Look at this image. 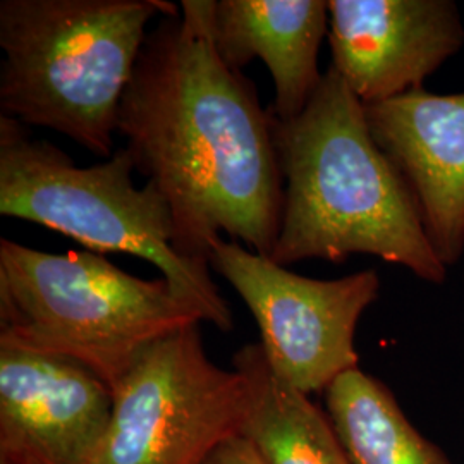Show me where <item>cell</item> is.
Listing matches in <instances>:
<instances>
[{"label":"cell","instance_id":"10","mask_svg":"<svg viewBox=\"0 0 464 464\" xmlns=\"http://www.w3.org/2000/svg\"><path fill=\"white\" fill-rule=\"evenodd\" d=\"M365 107L382 151L411 189L431 246L444 266L464 255V92L425 88Z\"/></svg>","mask_w":464,"mask_h":464},{"label":"cell","instance_id":"9","mask_svg":"<svg viewBox=\"0 0 464 464\" xmlns=\"http://www.w3.org/2000/svg\"><path fill=\"white\" fill-rule=\"evenodd\" d=\"M332 69L363 105L423 88L458 53L463 21L450 0H331Z\"/></svg>","mask_w":464,"mask_h":464},{"label":"cell","instance_id":"5","mask_svg":"<svg viewBox=\"0 0 464 464\" xmlns=\"http://www.w3.org/2000/svg\"><path fill=\"white\" fill-rule=\"evenodd\" d=\"M0 343L66 356L114 392L157 341L201 324L167 279H140L93 251L0 239Z\"/></svg>","mask_w":464,"mask_h":464},{"label":"cell","instance_id":"4","mask_svg":"<svg viewBox=\"0 0 464 464\" xmlns=\"http://www.w3.org/2000/svg\"><path fill=\"white\" fill-rule=\"evenodd\" d=\"M126 149L97 166L80 167L26 126L0 117V214L28 220L78 241L88 251L149 260L176 295L218 331L234 327L231 308L210 277V264L176 246L172 212L160 191L134 184Z\"/></svg>","mask_w":464,"mask_h":464},{"label":"cell","instance_id":"14","mask_svg":"<svg viewBox=\"0 0 464 464\" xmlns=\"http://www.w3.org/2000/svg\"><path fill=\"white\" fill-rule=\"evenodd\" d=\"M199 464H266L260 452L241 433L220 442Z\"/></svg>","mask_w":464,"mask_h":464},{"label":"cell","instance_id":"3","mask_svg":"<svg viewBox=\"0 0 464 464\" xmlns=\"http://www.w3.org/2000/svg\"><path fill=\"white\" fill-rule=\"evenodd\" d=\"M164 0H2L0 109L111 159L121 100Z\"/></svg>","mask_w":464,"mask_h":464},{"label":"cell","instance_id":"2","mask_svg":"<svg viewBox=\"0 0 464 464\" xmlns=\"http://www.w3.org/2000/svg\"><path fill=\"white\" fill-rule=\"evenodd\" d=\"M284 183L281 227L270 260L341 264L372 255L442 284L448 266L431 246L411 189L382 151L365 107L329 67L306 109L272 114Z\"/></svg>","mask_w":464,"mask_h":464},{"label":"cell","instance_id":"16","mask_svg":"<svg viewBox=\"0 0 464 464\" xmlns=\"http://www.w3.org/2000/svg\"></svg>","mask_w":464,"mask_h":464},{"label":"cell","instance_id":"6","mask_svg":"<svg viewBox=\"0 0 464 464\" xmlns=\"http://www.w3.org/2000/svg\"><path fill=\"white\" fill-rule=\"evenodd\" d=\"M248 383L210 362L199 324L151 344L114 391L107 431L90 464H199L241 433Z\"/></svg>","mask_w":464,"mask_h":464},{"label":"cell","instance_id":"1","mask_svg":"<svg viewBox=\"0 0 464 464\" xmlns=\"http://www.w3.org/2000/svg\"><path fill=\"white\" fill-rule=\"evenodd\" d=\"M212 0H184L159 17L121 100L117 133L136 172L166 198L178 251L208 262L222 234L270 256L284 183L256 88L210 38Z\"/></svg>","mask_w":464,"mask_h":464},{"label":"cell","instance_id":"7","mask_svg":"<svg viewBox=\"0 0 464 464\" xmlns=\"http://www.w3.org/2000/svg\"><path fill=\"white\" fill-rule=\"evenodd\" d=\"M208 264L248 306L282 381L310 396L358 368L356 327L381 293L375 270L318 281L224 237L214 241Z\"/></svg>","mask_w":464,"mask_h":464},{"label":"cell","instance_id":"15","mask_svg":"<svg viewBox=\"0 0 464 464\" xmlns=\"http://www.w3.org/2000/svg\"><path fill=\"white\" fill-rule=\"evenodd\" d=\"M0 464H26V463H17V461H11V459H0Z\"/></svg>","mask_w":464,"mask_h":464},{"label":"cell","instance_id":"8","mask_svg":"<svg viewBox=\"0 0 464 464\" xmlns=\"http://www.w3.org/2000/svg\"><path fill=\"white\" fill-rule=\"evenodd\" d=\"M112 406L114 392L90 368L0 343V459L90 464Z\"/></svg>","mask_w":464,"mask_h":464},{"label":"cell","instance_id":"13","mask_svg":"<svg viewBox=\"0 0 464 464\" xmlns=\"http://www.w3.org/2000/svg\"><path fill=\"white\" fill-rule=\"evenodd\" d=\"M325 402L353 464H450L416 430L392 392L360 366L332 382Z\"/></svg>","mask_w":464,"mask_h":464},{"label":"cell","instance_id":"12","mask_svg":"<svg viewBox=\"0 0 464 464\" xmlns=\"http://www.w3.org/2000/svg\"><path fill=\"white\" fill-rule=\"evenodd\" d=\"M248 383V410L241 435L266 464H353L331 416L272 370L258 344L232 358Z\"/></svg>","mask_w":464,"mask_h":464},{"label":"cell","instance_id":"11","mask_svg":"<svg viewBox=\"0 0 464 464\" xmlns=\"http://www.w3.org/2000/svg\"><path fill=\"white\" fill-rule=\"evenodd\" d=\"M208 30L218 55L232 69L264 61L276 86L274 117L291 121L306 109L324 80L318 50L329 34V2L218 0Z\"/></svg>","mask_w":464,"mask_h":464}]
</instances>
